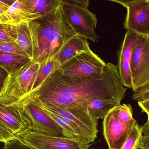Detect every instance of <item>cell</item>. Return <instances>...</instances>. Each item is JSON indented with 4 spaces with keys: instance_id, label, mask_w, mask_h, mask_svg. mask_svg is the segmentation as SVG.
Segmentation results:
<instances>
[{
    "instance_id": "6da1fadb",
    "label": "cell",
    "mask_w": 149,
    "mask_h": 149,
    "mask_svg": "<svg viewBox=\"0 0 149 149\" xmlns=\"http://www.w3.org/2000/svg\"><path fill=\"white\" fill-rule=\"evenodd\" d=\"M127 90L117 66L108 63L103 72L96 76L70 77L56 71L30 94L44 106L88 108L95 99H115L121 102Z\"/></svg>"
},
{
    "instance_id": "7a4b0ae2",
    "label": "cell",
    "mask_w": 149,
    "mask_h": 149,
    "mask_svg": "<svg viewBox=\"0 0 149 149\" xmlns=\"http://www.w3.org/2000/svg\"><path fill=\"white\" fill-rule=\"evenodd\" d=\"M29 25L33 60L39 64L54 56L65 43L76 35L65 18L60 5L47 15L30 22Z\"/></svg>"
},
{
    "instance_id": "3957f363",
    "label": "cell",
    "mask_w": 149,
    "mask_h": 149,
    "mask_svg": "<svg viewBox=\"0 0 149 149\" xmlns=\"http://www.w3.org/2000/svg\"><path fill=\"white\" fill-rule=\"evenodd\" d=\"M40 64L32 60L14 72L8 73L0 93V103L18 106L32 92Z\"/></svg>"
},
{
    "instance_id": "277c9868",
    "label": "cell",
    "mask_w": 149,
    "mask_h": 149,
    "mask_svg": "<svg viewBox=\"0 0 149 149\" xmlns=\"http://www.w3.org/2000/svg\"><path fill=\"white\" fill-rule=\"evenodd\" d=\"M60 7L65 18L77 36L93 42L98 41L95 33L96 15L87 7L81 6L69 0H61Z\"/></svg>"
},
{
    "instance_id": "5b68a950",
    "label": "cell",
    "mask_w": 149,
    "mask_h": 149,
    "mask_svg": "<svg viewBox=\"0 0 149 149\" xmlns=\"http://www.w3.org/2000/svg\"><path fill=\"white\" fill-rule=\"evenodd\" d=\"M31 131L30 123L21 105L6 106L0 103L1 142L18 139Z\"/></svg>"
},
{
    "instance_id": "8992f818",
    "label": "cell",
    "mask_w": 149,
    "mask_h": 149,
    "mask_svg": "<svg viewBox=\"0 0 149 149\" xmlns=\"http://www.w3.org/2000/svg\"><path fill=\"white\" fill-rule=\"evenodd\" d=\"M106 65L102 59L89 49L61 64L57 71L70 77H90L102 73Z\"/></svg>"
},
{
    "instance_id": "52a82bcc",
    "label": "cell",
    "mask_w": 149,
    "mask_h": 149,
    "mask_svg": "<svg viewBox=\"0 0 149 149\" xmlns=\"http://www.w3.org/2000/svg\"><path fill=\"white\" fill-rule=\"evenodd\" d=\"M19 105L23 107L30 123L32 131L64 137L62 128L50 116L39 102L30 94L26 96Z\"/></svg>"
},
{
    "instance_id": "ba28073f",
    "label": "cell",
    "mask_w": 149,
    "mask_h": 149,
    "mask_svg": "<svg viewBox=\"0 0 149 149\" xmlns=\"http://www.w3.org/2000/svg\"><path fill=\"white\" fill-rule=\"evenodd\" d=\"M127 9L123 25L127 31L138 35L149 36V0H109Z\"/></svg>"
},
{
    "instance_id": "9c48e42d",
    "label": "cell",
    "mask_w": 149,
    "mask_h": 149,
    "mask_svg": "<svg viewBox=\"0 0 149 149\" xmlns=\"http://www.w3.org/2000/svg\"><path fill=\"white\" fill-rule=\"evenodd\" d=\"M131 67L132 89L134 92L149 84V36L137 35Z\"/></svg>"
},
{
    "instance_id": "30bf717a",
    "label": "cell",
    "mask_w": 149,
    "mask_h": 149,
    "mask_svg": "<svg viewBox=\"0 0 149 149\" xmlns=\"http://www.w3.org/2000/svg\"><path fill=\"white\" fill-rule=\"evenodd\" d=\"M117 106L112 109L103 120V135L109 149H121L133 127L137 123L136 120L130 122L121 121L117 115Z\"/></svg>"
},
{
    "instance_id": "8fae6325",
    "label": "cell",
    "mask_w": 149,
    "mask_h": 149,
    "mask_svg": "<svg viewBox=\"0 0 149 149\" xmlns=\"http://www.w3.org/2000/svg\"><path fill=\"white\" fill-rule=\"evenodd\" d=\"M18 139L35 149H89V143L31 131Z\"/></svg>"
},
{
    "instance_id": "7c38bea8",
    "label": "cell",
    "mask_w": 149,
    "mask_h": 149,
    "mask_svg": "<svg viewBox=\"0 0 149 149\" xmlns=\"http://www.w3.org/2000/svg\"><path fill=\"white\" fill-rule=\"evenodd\" d=\"M39 103L45 110L61 116L77 125L94 140L97 138L98 120L89 114L88 108L78 107L46 106Z\"/></svg>"
},
{
    "instance_id": "4fadbf2b",
    "label": "cell",
    "mask_w": 149,
    "mask_h": 149,
    "mask_svg": "<svg viewBox=\"0 0 149 149\" xmlns=\"http://www.w3.org/2000/svg\"><path fill=\"white\" fill-rule=\"evenodd\" d=\"M137 41V34L127 31L118 52L119 76L123 86L127 88H132L131 60Z\"/></svg>"
},
{
    "instance_id": "5bb4252c",
    "label": "cell",
    "mask_w": 149,
    "mask_h": 149,
    "mask_svg": "<svg viewBox=\"0 0 149 149\" xmlns=\"http://www.w3.org/2000/svg\"><path fill=\"white\" fill-rule=\"evenodd\" d=\"M39 17L31 11L23 0H16L10 7L1 22L16 25L22 23L30 22Z\"/></svg>"
},
{
    "instance_id": "9a60e30c",
    "label": "cell",
    "mask_w": 149,
    "mask_h": 149,
    "mask_svg": "<svg viewBox=\"0 0 149 149\" xmlns=\"http://www.w3.org/2000/svg\"><path fill=\"white\" fill-rule=\"evenodd\" d=\"M89 49V43L86 39L75 35L65 43L54 56L61 65L79 53Z\"/></svg>"
},
{
    "instance_id": "2e32d148",
    "label": "cell",
    "mask_w": 149,
    "mask_h": 149,
    "mask_svg": "<svg viewBox=\"0 0 149 149\" xmlns=\"http://www.w3.org/2000/svg\"><path fill=\"white\" fill-rule=\"evenodd\" d=\"M45 110L63 129L64 137L89 144L94 142L95 140L88 135L77 125H74L72 122L61 116Z\"/></svg>"
},
{
    "instance_id": "e0dca14e",
    "label": "cell",
    "mask_w": 149,
    "mask_h": 149,
    "mask_svg": "<svg viewBox=\"0 0 149 149\" xmlns=\"http://www.w3.org/2000/svg\"><path fill=\"white\" fill-rule=\"evenodd\" d=\"M121 105L120 101L115 99H95L88 107L89 114L96 120L104 119L112 109Z\"/></svg>"
},
{
    "instance_id": "ac0fdd59",
    "label": "cell",
    "mask_w": 149,
    "mask_h": 149,
    "mask_svg": "<svg viewBox=\"0 0 149 149\" xmlns=\"http://www.w3.org/2000/svg\"><path fill=\"white\" fill-rule=\"evenodd\" d=\"M33 14L39 17L50 13L61 3V0H23Z\"/></svg>"
},
{
    "instance_id": "d6986e66",
    "label": "cell",
    "mask_w": 149,
    "mask_h": 149,
    "mask_svg": "<svg viewBox=\"0 0 149 149\" xmlns=\"http://www.w3.org/2000/svg\"><path fill=\"white\" fill-rule=\"evenodd\" d=\"M16 42L31 60L33 59V48L29 23L24 22L16 25Z\"/></svg>"
},
{
    "instance_id": "ffe728a7",
    "label": "cell",
    "mask_w": 149,
    "mask_h": 149,
    "mask_svg": "<svg viewBox=\"0 0 149 149\" xmlns=\"http://www.w3.org/2000/svg\"><path fill=\"white\" fill-rule=\"evenodd\" d=\"M31 60L25 56L0 52V66L8 73L15 71Z\"/></svg>"
},
{
    "instance_id": "44dd1931",
    "label": "cell",
    "mask_w": 149,
    "mask_h": 149,
    "mask_svg": "<svg viewBox=\"0 0 149 149\" xmlns=\"http://www.w3.org/2000/svg\"><path fill=\"white\" fill-rule=\"evenodd\" d=\"M60 66L59 61L54 56L40 64V67L31 92L38 89L51 74L58 70Z\"/></svg>"
},
{
    "instance_id": "7402d4cb",
    "label": "cell",
    "mask_w": 149,
    "mask_h": 149,
    "mask_svg": "<svg viewBox=\"0 0 149 149\" xmlns=\"http://www.w3.org/2000/svg\"><path fill=\"white\" fill-rule=\"evenodd\" d=\"M143 136L141 126L136 123L121 149H139V143Z\"/></svg>"
},
{
    "instance_id": "603a6c76",
    "label": "cell",
    "mask_w": 149,
    "mask_h": 149,
    "mask_svg": "<svg viewBox=\"0 0 149 149\" xmlns=\"http://www.w3.org/2000/svg\"><path fill=\"white\" fill-rule=\"evenodd\" d=\"M16 39V25L0 22V43L15 42Z\"/></svg>"
},
{
    "instance_id": "cb8c5ba5",
    "label": "cell",
    "mask_w": 149,
    "mask_h": 149,
    "mask_svg": "<svg viewBox=\"0 0 149 149\" xmlns=\"http://www.w3.org/2000/svg\"><path fill=\"white\" fill-rule=\"evenodd\" d=\"M117 108V115L121 121L130 122L135 120L133 117V108L130 104L120 105Z\"/></svg>"
},
{
    "instance_id": "d4e9b609",
    "label": "cell",
    "mask_w": 149,
    "mask_h": 149,
    "mask_svg": "<svg viewBox=\"0 0 149 149\" xmlns=\"http://www.w3.org/2000/svg\"><path fill=\"white\" fill-rule=\"evenodd\" d=\"M0 52L28 57L23 50L18 45L16 41L0 43Z\"/></svg>"
},
{
    "instance_id": "484cf974",
    "label": "cell",
    "mask_w": 149,
    "mask_h": 149,
    "mask_svg": "<svg viewBox=\"0 0 149 149\" xmlns=\"http://www.w3.org/2000/svg\"><path fill=\"white\" fill-rule=\"evenodd\" d=\"M132 99L136 101H142L149 99V84L138 88L134 92Z\"/></svg>"
},
{
    "instance_id": "4316f807",
    "label": "cell",
    "mask_w": 149,
    "mask_h": 149,
    "mask_svg": "<svg viewBox=\"0 0 149 149\" xmlns=\"http://www.w3.org/2000/svg\"><path fill=\"white\" fill-rule=\"evenodd\" d=\"M3 149H35L24 143L20 139H16L4 143Z\"/></svg>"
},
{
    "instance_id": "83f0119b",
    "label": "cell",
    "mask_w": 149,
    "mask_h": 149,
    "mask_svg": "<svg viewBox=\"0 0 149 149\" xmlns=\"http://www.w3.org/2000/svg\"><path fill=\"white\" fill-rule=\"evenodd\" d=\"M8 72L0 66V93L1 92L5 80L8 77Z\"/></svg>"
},
{
    "instance_id": "f1b7e54d",
    "label": "cell",
    "mask_w": 149,
    "mask_h": 149,
    "mask_svg": "<svg viewBox=\"0 0 149 149\" xmlns=\"http://www.w3.org/2000/svg\"><path fill=\"white\" fill-rule=\"evenodd\" d=\"M139 149H149V136H143L139 143Z\"/></svg>"
},
{
    "instance_id": "f546056e",
    "label": "cell",
    "mask_w": 149,
    "mask_h": 149,
    "mask_svg": "<svg viewBox=\"0 0 149 149\" xmlns=\"http://www.w3.org/2000/svg\"><path fill=\"white\" fill-rule=\"evenodd\" d=\"M138 105L141 108L142 112L146 113L147 115L149 113V99L142 101H138Z\"/></svg>"
},
{
    "instance_id": "4dcf8cb0",
    "label": "cell",
    "mask_w": 149,
    "mask_h": 149,
    "mask_svg": "<svg viewBox=\"0 0 149 149\" xmlns=\"http://www.w3.org/2000/svg\"><path fill=\"white\" fill-rule=\"evenodd\" d=\"M10 7L4 4L0 1V16L1 17V19L4 16Z\"/></svg>"
},
{
    "instance_id": "1f68e13d",
    "label": "cell",
    "mask_w": 149,
    "mask_h": 149,
    "mask_svg": "<svg viewBox=\"0 0 149 149\" xmlns=\"http://www.w3.org/2000/svg\"><path fill=\"white\" fill-rule=\"evenodd\" d=\"M72 2L79 4L81 6L87 7L89 6V1L88 0H71Z\"/></svg>"
},
{
    "instance_id": "d6a6232c",
    "label": "cell",
    "mask_w": 149,
    "mask_h": 149,
    "mask_svg": "<svg viewBox=\"0 0 149 149\" xmlns=\"http://www.w3.org/2000/svg\"><path fill=\"white\" fill-rule=\"evenodd\" d=\"M142 132L144 136H149V124L146 123L141 126Z\"/></svg>"
},
{
    "instance_id": "836d02e7",
    "label": "cell",
    "mask_w": 149,
    "mask_h": 149,
    "mask_svg": "<svg viewBox=\"0 0 149 149\" xmlns=\"http://www.w3.org/2000/svg\"><path fill=\"white\" fill-rule=\"evenodd\" d=\"M1 1V2L4 3L5 5H7L9 7H10L15 1H14V0H3V1Z\"/></svg>"
},
{
    "instance_id": "e575fe53",
    "label": "cell",
    "mask_w": 149,
    "mask_h": 149,
    "mask_svg": "<svg viewBox=\"0 0 149 149\" xmlns=\"http://www.w3.org/2000/svg\"><path fill=\"white\" fill-rule=\"evenodd\" d=\"M148 121H147V122L146 123H148V124H149V113L148 115Z\"/></svg>"
},
{
    "instance_id": "d590c367",
    "label": "cell",
    "mask_w": 149,
    "mask_h": 149,
    "mask_svg": "<svg viewBox=\"0 0 149 149\" xmlns=\"http://www.w3.org/2000/svg\"><path fill=\"white\" fill-rule=\"evenodd\" d=\"M1 16H0V22H1Z\"/></svg>"
},
{
    "instance_id": "8d00e7d4",
    "label": "cell",
    "mask_w": 149,
    "mask_h": 149,
    "mask_svg": "<svg viewBox=\"0 0 149 149\" xmlns=\"http://www.w3.org/2000/svg\"></svg>"
}]
</instances>
